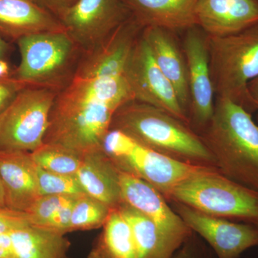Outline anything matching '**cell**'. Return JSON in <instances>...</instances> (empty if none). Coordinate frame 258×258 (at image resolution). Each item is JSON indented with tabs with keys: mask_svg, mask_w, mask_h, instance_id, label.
<instances>
[{
	"mask_svg": "<svg viewBox=\"0 0 258 258\" xmlns=\"http://www.w3.org/2000/svg\"><path fill=\"white\" fill-rule=\"evenodd\" d=\"M62 30L58 18L37 0H0V34L8 42Z\"/></svg>",
	"mask_w": 258,
	"mask_h": 258,
	"instance_id": "17",
	"label": "cell"
},
{
	"mask_svg": "<svg viewBox=\"0 0 258 258\" xmlns=\"http://www.w3.org/2000/svg\"><path fill=\"white\" fill-rule=\"evenodd\" d=\"M118 209L132 229L139 258H171L181 247L138 210L123 203Z\"/></svg>",
	"mask_w": 258,
	"mask_h": 258,
	"instance_id": "21",
	"label": "cell"
},
{
	"mask_svg": "<svg viewBox=\"0 0 258 258\" xmlns=\"http://www.w3.org/2000/svg\"><path fill=\"white\" fill-rule=\"evenodd\" d=\"M73 205L61 209L55 215H52L43 226L40 227L66 235L67 232H70Z\"/></svg>",
	"mask_w": 258,
	"mask_h": 258,
	"instance_id": "29",
	"label": "cell"
},
{
	"mask_svg": "<svg viewBox=\"0 0 258 258\" xmlns=\"http://www.w3.org/2000/svg\"><path fill=\"white\" fill-rule=\"evenodd\" d=\"M30 225L31 224L27 212L8 208H0V233L11 232Z\"/></svg>",
	"mask_w": 258,
	"mask_h": 258,
	"instance_id": "27",
	"label": "cell"
},
{
	"mask_svg": "<svg viewBox=\"0 0 258 258\" xmlns=\"http://www.w3.org/2000/svg\"><path fill=\"white\" fill-rule=\"evenodd\" d=\"M37 181L40 196L78 195L86 194L74 175H64L44 170L37 166Z\"/></svg>",
	"mask_w": 258,
	"mask_h": 258,
	"instance_id": "25",
	"label": "cell"
},
{
	"mask_svg": "<svg viewBox=\"0 0 258 258\" xmlns=\"http://www.w3.org/2000/svg\"><path fill=\"white\" fill-rule=\"evenodd\" d=\"M57 91L28 86L0 113V151L31 153L44 143Z\"/></svg>",
	"mask_w": 258,
	"mask_h": 258,
	"instance_id": "8",
	"label": "cell"
},
{
	"mask_svg": "<svg viewBox=\"0 0 258 258\" xmlns=\"http://www.w3.org/2000/svg\"><path fill=\"white\" fill-rule=\"evenodd\" d=\"M181 47L187 66L189 125L200 133L213 115L215 94L209 57L208 35L198 25L183 32Z\"/></svg>",
	"mask_w": 258,
	"mask_h": 258,
	"instance_id": "10",
	"label": "cell"
},
{
	"mask_svg": "<svg viewBox=\"0 0 258 258\" xmlns=\"http://www.w3.org/2000/svg\"><path fill=\"white\" fill-rule=\"evenodd\" d=\"M248 91L251 98L256 107V111H258V77L248 83Z\"/></svg>",
	"mask_w": 258,
	"mask_h": 258,
	"instance_id": "34",
	"label": "cell"
},
{
	"mask_svg": "<svg viewBox=\"0 0 258 258\" xmlns=\"http://www.w3.org/2000/svg\"><path fill=\"white\" fill-rule=\"evenodd\" d=\"M110 129L120 131L173 159L216 168L211 153L188 123L147 103L134 100L120 107L113 115Z\"/></svg>",
	"mask_w": 258,
	"mask_h": 258,
	"instance_id": "3",
	"label": "cell"
},
{
	"mask_svg": "<svg viewBox=\"0 0 258 258\" xmlns=\"http://www.w3.org/2000/svg\"><path fill=\"white\" fill-rule=\"evenodd\" d=\"M143 29L132 17L102 45L83 52L72 79L56 96L44 143L81 156L101 149L115 112L135 100L126 66Z\"/></svg>",
	"mask_w": 258,
	"mask_h": 258,
	"instance_id": "1",
	"label": "cell"
},
{
	"mask_svg": "<svg viewBox=\"0 0 258 258\" xmlns=\"http://www.w3.org/2000/svg\"><path fill=\"white\" fill-rule=\"evenodd\" d=\"M37 1L57 18L60 13L73 6L78 0H37Z\"/></svg>",
	"mask_w": 258,
	"mask_h": 258,
	"instance_id": "31",
	"label": "cell"
},
{
	"mask_svg": "<svg viewBox=\"0 0 258 258\" xmlns=\"http://www.w3.org/2000/svg\"><path fill=\"white\" fill-rule=\"evenodd\" d=\"M198 134L217 170L258 192V125L252 113L230 99L215 98L211 120Z\"/></svg>",
	"mask_w": 258,
	"mask_h": 258,
	"instance_id": "2",
	"label": "cell"
},
{
	"mask_svg": "<svg viewBox=\"0 0 258 258\" xmlns=\"http://www.w3.org/2000/svg\"><path fill=\"white\" fill-rule=\"evenodd\" d=\"M0 258H13L10 232L0 233Z\"/></svg>",
	"mask_w": 258,
	"mask_h": 258,
	"instance_id": "32",
	"label": "cell"
},
{
	"mask_svg": "<svg viewBox=\"0 0 258 258\" xmlns=\"http://www.w3.org/2000/svg\"><path fill=\"white\" fill-rule=\"evenodd\" d=\"M37 169L30 153L0 151V178L7 208L27 212L40 198Z\"/></svg>",
	"mask_w": 258,
	"mask_h": 258,
	"instance_id": "16",
	"label": "cell"
},
{
	"mask_svg": "<svg viewBox=\"0 0 258 258\" xmlns=\"http://www.w3.org/2000/svg\"><path fill=\"white\" fill-rule=\"evenodd\" d=\"M26 86L25 83L14 77L0 79V113L9 106L19 92Z\"/></svg>",
	"mask_w": 258,
	"mask_h": 258,
	"instance_id": "28",
	"label": "cell"
},
{
	"mask_svg": "<svg viewBox=\"0 0 258 258\" xmlns=\"http://www.w3.org/2000/svg\"><path fill=\"white\" fill-rule=\"evenodd\" d=\"M131 18L123 0H78L57 16L83 52L102 45Z\"/></svg>",
	"mask_w": 258,
	"mask_h": 258,
	"instance_id": "9",
	"label": "cell"
},
{
	"mask_svg": "<svg viewBox=\"0 0 258 258\" xmlns=\"http://www.w3.org/2000/svg\"><path fill=\"white\" fill-rule=\"evenodd\" d=\"M9 51V42L5 40L0 34V58H7V55Z\"/></svg>",
	"mask_w": 258,
	"mask_h": 258,
	"instance_id": "35",
	"label": "cell"
},
{
	"mask_svg": "<svg viewBox=\"0 0 258 258\" xmlns=\"http://www.w3.org/2000/svg\"><path fill=\"white\" fill-rule=\"evenodd\" d=\"M7 208L4 186L0 178V208Z\"/></svg>",
	"mask_w": 258,
	"mask_h": 258,
	"instance_id": "36",
	"label": "cell"
},
{
	"mask_svg": "<svg viewBox=\"0 0 258 258\" xmlns=\"http://www.w3.org/2000/svg\"><path fill=\"white\" fill-rule=\"evenodd\" d=\"M111 210L106 204L86 194L79 195L73 205L70 232L103 227Z\"/></svg>",
	"mask_w": 258,
	"mask_h": 258,
	"instance_id": "24",
	"label": "cell"
},
{
	"mask_svg": "<svg viewBox=\"0 0 258 258\" xmlns=\"http://www.w3.org/2000/svg\"><path fill=\"white\" fill-rule=\"evenodd\" d=\"M252 224H253V225L257 226V227H258V219L257 220H256L255 221L252 222Z\"/></svg>",
	"mask_w": 258,
	"mask_h": 258,
	"instance_id": "37",
	"label": "cell"
},
{
	"mask_svg": "<svg viewBox=\"0 0 258 258\" xmlns=\"http://www.w3.org/2000/svg\"><path fill=\"white\" fill-rule=\"evenodd\" d=\"M13 258H70L71 242L63 234L27 225L10 232Z\"/></svg>",
	"mask_w": 258,
	"mask_h": 258,
	"instance_id": "20",
	"label": "cell"
},
{
	"mask_svg": "<svg viewBox=\"0 0 258 258\" xmlns=\"http://www.w3.org/2000/svg\"><path fill=\"white\" fill-rule=\"evenodd\" d=\"M196 16L208 36H227L257 25L258 0H199Z\"/></svg>",
	"mask_w": 258,
	"mask_h": 258,
	"instance_id": "14",
	"label": "cell"
},
{
	"mask_svg": "<svg viewBox=\"0 0 258 258\" xmlns=\"http://www.w3.org/2000/svg\"><path fill=\"white\" fill-rule=\"evenodd\" d=\"M76 176L86 195L112 209L122 203L119 170L102 148L81 155Z\"/></svg>",
	"mask_w": 258,
	"mask_h": 258,
	"instance_id": "19",
	"label": "cell"
},
{
	"mask_svg": "<svg viewBox=\"0 0 258 258\" xmlns=\"http://www.w3.org/2000/svg\"><path fill=\"white\" fill-rule=\"evenodd\" d=\"M192 235L171 258H210L205 252V249L197 241L194 240Z\"/></svg>",
	"mask_w": 258,
	"mask_h": 258,
	"instance_id": "30",
	"label": "cell"
},
{
	"mask_svg": "<svg viewBox=\"0 0 258 258\" xmlns=\"http://www.w3.org/2000/svg\"><path fill=\"white\" fill-rule=\"evenodd\" d=\"M126 77L136 101L160 108L189 125L175 90L157 66L142 32L129 57Z\"/></svg>",
	"mask_w": 258,
	"mask_h": 258,
	"instance_id": "11",
	"label": "cell"
},
{
	"mask_svg": "<svg viewBox=\"0 0 258 258\" xmlns=\"http://www.w3.org/2000/svg\"><path fill=\"white\" fill-rule=\"evenodd\" d=\"M88 258H139L128 222L118 208L112 209Z\"/></svg>",
	"mask_w": 258,
	"mask_h": 258,
	"instance_id": "22",
	"label": "cell"
},
{
	"mask_svg": "<svg viewBox=\"0 0 258 258\" xmlns=\"http://www.w3.org/2000/svg\"><path fill=\"white\" fill-rule=\"evenodd\" d=\"M208 48L215 98L230 99L252 114L256 107L247 86L258 77V24L227 36H208Z\"/></svg>",
	"mask_w": 258,
	"mask_h": 258,
	"instance_id": "4",
	"label": "cell"
},
{
	"mask_svg": "<svg viewBox=\"0 0 258 258\" xmlns=\"http://www.w3.org/2000/svg\"><path fill=\"white\" fill-rule=\"evenodd\" d=\"M166 200L212 216L252 223L258 219V192L208 167L175 186Z\"/></svg>",
	"mask_w": 258,
	"mask_h": 258,
	"instance_id": "6",
	"label": "cell"
},
{
	"mask_svg": "<svg viewBox=\"0 0 258 258\" xmlns=\"http://www.w3.org/2000/svg\"><path fill=\"white\" fill-rule=\"evenodd\" d=\"M122 203L152 220L166 236L182 246L193 235L164 195L144 180L119 171Z\"/></svg>",
	"mask_w": 258,
	"mask_h": 258,
	"instance_id": "13",
	"label": "cell"
},
{
	"mask_svg": "<svg viewBox=\"0 0 258 258\" xmlns=\"http://www.w3.org/2000/svg\"><path fill=\"white\" fill-rule=\"evenodd\" d=\"M71 195L40 196L27 212L31 225L42 227L56 212L64 207L73 205L79 197Z\"/></svg>",
	"mask_w": 258,
	"mask_h": 258,
	"instance_id": "26",
	"label": "cell"
},
{
	"mask_svg": "<svg viewBox=\"0 0 258 258\" xmlns=\"http://www.w3.org/2000/svg\"><path fill=\"white\" fill-rule=\"evenodd\" d=\"M199 0H123L143 28L158 27L176 34L197 25Z\"/></svg>",
	"mask_w": 258,
	"mask_h": 258,
	"instance_id": "18",
	"label": "cell"
},
{
	"mask_svg": "<svg viewBox=\"0 0 258 258\" xmlns=\"http://www.w3.org/2000/svg\"><path fill=\"white\" fill-rule=\"evenodd\" d=\"M16 42L20 61L13 77L57 92L72 79L83 53L66 30L29 35Z\"/></svg>",
	"mask_w": 258,
	"mask_h": 258,
	"instance_id": "5",
	"label": "cell"
},
{
	"mask_svg": "<svg viewBox=\"0 0 258 258\" xmlns=\"http://www.w3.org/2000/svg\"><path fill=\"white\" fill-rule=\"evenodd\" d=\"M145 39L157 66L175 90L180 104L186 115L190 104L187 66L178 34L158 27L143 29Z\"/></svg>",
	"mask_w": 258,
	"mask_h": 258,
	"instance_id": "15",
	"label": "cell"
},
{
	"mask_svg": "<svg viewBox=\"0 0 258 258\" xmlns=\"http://www.w3.org/2000/svg\"><path fill=\"white\" fill-rule=\"evenodd\" d=\"M174 210L191 232L209 244L217 258H240L258 246V227L253 224L230 222L181 203H174Z\"/></svg>",
	"mask_w": 258,
	"mask_h": 258,
	"instance_id": "12",
	"label": "cell"
},
{
	"mask_svg": "<svg viewBox=\"0 0 258 258\" xmlns=\"http://www.w3.org/2000/svg\"><path fill=\"white\" fill-rule=\"evenodd\" d=\"M30 154L37 166L56 174L76 176L81 164V155L57 144L43 143Z\"/></svg>",
	"mask_w": 258,
	"mask_h": 258,
	"instance_id": "23",
	"label": "cell"
},
{
	"mask_svg": "<svg viewBox=\"0 0 258 258\" xmlns=\"http://www.w3.org/2000/svg\"><path fill=\"white\" fill-rule=\"evenodd\" d=\"M102 149L118 170L144 180L165 198L185 179L210 167L168 157L115 129H110L106 134Z\"/></svg>",
	"mask_w": 258,
	"mask_h": 258,
	"instance_id": "7",
	"label": "cell"
},
{
	"mask_svg": "<svg viewBox=\"0 0 258 258\" xmlns=\"http://www.w3.org/2000/svg\"><path fill=\"white\" fill-rule=\"evenodd\" d=\"M14 70L7 58H0V79L13 77Z\"/></svg>",
	"mask_w": 258,
	"mask_h": 258,
	"instance_id": "33",
	"label": "cell"
}]
</instances>
